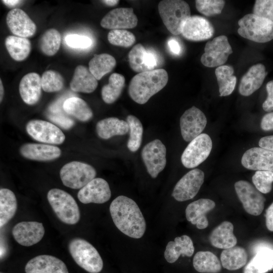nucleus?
Instances as JSON below:
<instances>
[{"label":"nucleus","instance_id":"f257e3e1","mask_svg":"<svg viewBox=\"0 0 273 273\" xmlns=\"http://www.w3.org/2000/svg\"><path fill=\"white\" fill-rule=\"evenodd\" d=\"M110 212L115 226L125 235L139 239L144 235L145 219L138 205L131 199L118 196L111 202Z\"/></svg>","mask_w":273,"mask_h":273},{"label":"nucleus","instance_id":"f03ea898","mask_svg":"<svg viewBox=\"0 0 273 273\" xmlns=\"http://www.w3.org/2000/svg\"><path fill=\"white\" fill-rule=\"evenodd\" d=\"M168 80V73L163 69L139 73L129 82V95L135 102L144 104L165 86Z\"/></svg>","mask_w":273,"mask_h":273},{"label":"nucleus","instance_id":"7ed1b4c3","mask_svg":"<svg viewBox=\"0 0 273 273\" xmlns=\"http://www.w3.org/2000/svg\"><path fill=\"white\" fill-rule=\"evenodd\" d=\"M158 8L167 30L172 34H180L184 23L191 16L188 4L181 0H163L159 2Z\"/></svg>","mask_w":273,"mask_h":273},{"label":"nucleus","instance_id":"20e7f679","mask_svg":"<svg viewBox=\"0 0 273 273\" xmlns=\"http://www.w3.org/2000/svg\"><path fill=\"white\" fill-rule=\"evenodd\" d=\"M48 200L58 218L68 224H75L80 219V211L74 198L67 192L52 189L47 194Z\"/></svg>","mask_w":273,"mask_h":273},{"label":"nucleus","instance_id":"39448f33","mask_svg":"<svg viewBox=\"0 0 273 273\" xmlns=\"http://www.w3.org/2000/svg\"><path fill=\"white\" fill-rule=\"evenodd\" d=\"M238 32L251 41L264 43L273 39V22L253 14L245 15L238 21Z\"/></svg>","mask_w":273,"mask_h":273},{"label":"nucleus","instance_id":"423d86ee","mask_svg":"<svg viewBox=\"0 0 273 273\" xmlns=\"http://www.w3.org/2000/svg\"><path fill=\"white\" fill-rule=\"evenodd\" d=\"M69 252L75 262L89 273H99L103 267V260L97 249L88 242L74 238L68 246Z\"/></svg>","mask_w":273,"mask_h":273},{"label":"nucleus","instance_id":"0eeeda50","mask_svg":"<svg viewBox=\"0 0 273 273\" xmlns=\"http://www.w3.org/2000/svg\"><path fill=\"white\" fill-rule=\"evenodd\" d=\"M96 171L91 165L79 161H72L61 169L60 176L64 186L81 189L95 178Z\"/></svg>","mask_w":273,"mask_h":273},{"label":"nucleus","instance_id":"6e6552de","mask_svg":"<svg viewBox=\"0 0 273 273\" xmlns=\"http://www.w3.org/2000/svg\"><path fill=\"white\" fill-rule=\"evenodd\" d=\"M212 148V140L209 135L201 133L191 141L181 156L183 165L188 168L198 166L209 156Z\"/></svg>","mask_w":273,"mask_h":273},{"label":"nucleus","instance_id":"1a4fd4ad","mask_svg":"<svg viewBox=\"0 0 273 273\" xmlns=\"http://www.w3.org/2000/svg\"><path fill=\"white\" fill-rule=\"evenodd\" d=\"M232 53L233 50L227 37L220 35L206 43L201 62L207 67H218L227 61Z\"/></svg>","mask_w":273,"mask_h":273},{"label":"nucleus","instance_id":"9d476101","mask_svg":"<svg viewBox=\"0 0 273 273\" xmlns=\"http://www.w3.org/2000/svg\"><path fill=\"white\" fill-rule=\"evenodd\" d=\"M238 197L245 210L249 214L260 215L264 207L265 198L255 187L246 180H239L234 185Z\"/></svg>","mask_w":273,"mask_h":273},{"label":"nucleus","instance_id":"9b49d317","mask_svg":"<svg viewBox=\"0 0 273 273\" xmlns=\"http://www.w3.org/2000/svg\"><path fill=\"white\" fill-rule=\"evenodd\" d=\"M166 154L165 145L158 139L149 142L142 149V159L148 173L152 178H156L165 168Z\"/></svg>","mask_w":273,"mask_h":273},{"label":"nucleus","instance_id":"f8f14e48","mask_svg":"<svg viewBox=\"0 0 273 273\" xmlns=\"http://www.w3.org/2000/svg\"><path fill=\"white\" fill-rule=\"evenodd\" d=\"M28 134L34 140L50 144H61L65 139L62 130L55 124L44 120H32L26 124Z\"/></svg>","mask_w":273,"mask_h":273},{"label":"nucleus","instance_id":"ddd939ff","mask_svg":"<svg viewBox=\"0 0 273 273\" xmlns=\"http://www.w3.org/2000/svg\"><path fill=\"white\" fill-rule=\"evenodd\" d=\"M204 180V173L194 169L184 175L175 186L172 196L177 201L183 202L193 198L198 193Z\"/></svg>","mask_w":273,"mask_h":273},{"label":"nucleus","instance_id":"4468645a","mask_svg":"<svg viewBox=\"0 0 273 273\" xmlns=\"http://www.w3.org/2000/svg\"><path fill=\"white\" fill-rule=\"evenodd\" d=\"M207 124L204 113L195 106L185 111L180 118V127L183 139L191 142L201 134Z\"/></svg>","mask_w":273,"mask_h":273},{"label":"nucleus","instance_id":"2eb2a0df","mask_svg":"<svg viewBox=\"0 0 273 273\" xmlns=\"http://www.w3.org/2000/svg\"><path fill=\"white\" fill-rule=\"evenodd\" d=\"M214 33L212 24L200 16H191L184 23L181 34L191 41H203L212 37Z\"/></svg>","mask_w":273,"mask_h":273},{"label":"nucleus","instance_id":"dca6fc26","mask_svg":"<svg viewBox=\"0 0 273 273\" xmlns=\"http://www.w3.org/2000/svg\"><path fill=\"white\" fill-rule=\"evenodd\" d=\"M111 192L107 181L102 178H95L79 191L77 197L83 204H102L111 198Z\"/></svg>","mask_w":273,"mask_h":273},{"label":"nucleus","instance_id":"f3484780","mask_svg":"<svg viewBox=\"0 0 273 273\" xmlns=\"http://www.w3.org/2000/svg\"><path fill=\"white\" fill-rule=\"evenodd\" d=\"M138 18L131 8H119L109 12L102 19L100 24L111 30L131 29L138 24Z\"/></svg>","mask_w":273,"mask_h":273},{"label":"nucleus","instance_id":"a211bd4d","mask_svg":"<svg viewBox=\"0 0 273 273\" xmlns=\"http://www.w3.org/2000/svg\"><path fill=\"white\" fill-rule=\"evenodd\" d=\"M44 233L42 223L37 221H22L16 224L12 230L16 241L21 245L27 247L38 243Z\"/></svg>","mask_w":273,"mask_h":273},{"label":"nucleus","instance_id":"6ab92c4d","mask_svg":"<svg viewBox=\"0 0 273 273\" xmlns=\"http://www.w3.org/2000/svg\"><path fill=\"white\" fill-rule=\"evenodd\" d=\"M6 22L10 31L17 36L29 37L33 36L36 30L35 23L20 9L10 10L7 15Z\"/></svg>","mask_w":273,"mask_h":273},{"label":"nucleus","instance_id":"aec40b11","mask_svg":"<svg viewBox=\"0 0 273 273\" xmlns=\"http://www.w3.org/2000/svg\"><path fill=\"white\" fill-rule=\"evenodd\" d=\"M241 163L246 168L273 172V151L260 147H254L243 154Z\"/></svg>","mask_w":273,"mask_h":273},{"label":"nucleus","instance_id":"412c9836","mask_svg":"<svg viewBox=\"0 0 273 273\" xmlns=\"http://www.w3.org/2000/svg\"><path fill=\"white\" fill-rule=\"evenodd\" d=\"M26 273H69L65 263L49 255H40L30 259L25 267Z\"/></svg>","mask_w":273,"mask_h":273},{"label":"nucleus","instance_id":"4be33fe9","mask_svg":"<svg viewBox=\"0 0 273 273\" xmlns=\"http://www.w3.org/2000/svg\"><path fill=\"white\" fill-rule=\"evenodd\" d=\"M215 206V202L209 199H200L190 203L187 207L185 213L188 221L200 230L206 228L208 220L206 214Z\"/></svg>","mask_w":273,"mask_h":273},{"label":"nucleus","instance_id":"5701e85b","mask_svg":"<svg viewBox=\"0 0 273 273\" xmlns=\"http://www.w3.org/2000/svg\"><path fill=\"white\" fill-rule=\"evenodd\" d=\"M20 152L27 159L39 161H51L59 158L61 154V151L58 147L35 143L23 145Z\"/></svg>","mask_w":273,"mask_h":273},{"label":"nucleus","instance_id":"b1692460","mask_svg":"<svg viewBox=\"0 0 273 273\" xmlns=\"http://www.w3.org/2000/svg\"><path fill=\"white\" fill-rule=\"evenodd\" d=\"M41 78L35 72L25 75L19 86L22 100L29 105H34L38 102L41 95Z\"/></svg>","mask_w":273,"mask_h":273},{"label":"nucleus","instance_id":"393cba45","mask_svg":"<svg viewBox=\"0 0 273 273\" xmlns=\"http://www.w3.org/2000/svg\"><path fill=\"white\" fill-rule=\"evenodd\" d=\"M254 256L247 263L243 273H266L273 269V249L256 245Z\"/></svg>","mask_w":273,"mask_h":273},{"label":"nucleus","instance_id":"a878e982","mask_svg":"<svg viewBox=\"0 0 273 273\" xmlns=\"http://www.w3.org/2000/svg\"><path fill=\"white\" fill-rule=\"evenodd\" d=\"M266 75L265 66L258 63L251 66L242 77L239 87L240 94L249 96L258 89Z\"/></svg>","mask_w":273,"mask_h":273},{"label":"nucleus","instance_id":"bb28decb","mask_svg":"<svg viewBox=\"0 0 273 273\" xmlns=\"http://www.w3.org/2000/svg\"><path fill=\"white\" fill-rule=\"evenodd\" d=\"M194 252V246L191 238L187 235L176 237L174 241L169 242L164 251L166 261L172 263L175 262L181 255L191 257Z\"/></svg>","mask_w":273,"mask_h":273},{"label":"nucleus","instance_id":"cd10ccee","mask_svg":"<svg viewBox=\"0 0 273 273\" xmlns=\"http://www.w3.org/2000/svg\"><path fill=\"white\" fill-rule=\"evenodd\" d=\"M233 231L232 223L228 221L221 222L210 234L209 239L211 244L216 248L224 249L235 246L237 239Z\"/></svg>","mask_w":273,"mask_h":273},{"label":"nucleus","instance_id":"c85d7f7f","mask_svg":"<svg viewBox=\"0 0 273 273\" xmlns=\"http://www.w3.org/2000/svg\"><path fill=\"white\" fill-rule=\"evenodd\" d=\"M98 81L89 69L83 65L77 66L70 83L72 91L84 93L93 92L98 86Z\"/></svg>","mask_w":273,"mask_h":273},{"label":"nucleus","instance_id":"c756f323","mask_svg":"<svg viewBox=\"0 0 273 273\" xmlns=\"http://www.w3.org/2000/svg\"><path fill=\"white\" fill-rule=\"evenodd\" d=\"M96 129L100 138L107 140L115 135L126 134L129 131V126L126 121L112 117L98 121Z\"/></svg>","mask_w":273,"mask_h":273},{"label":"nucleus","instance_id":"7c9ffc66","mask_svg":"<svg viewBox=\"0 0 273 273\" xmlns=\"http://www.w3.org/2000/svg\"><path fill=\"white\" fill-rule=\"evenodd\" d=\"M247 257L245 249L240 246H234L222 251L221 264L223 268L229 270H237L246 265Z\"/></svg>","mask_w":273,"mask_h":273},{"label":"nucleus","instance_id":"2f4dec72","mask_svg":"<svg viewBox=\"0 0 273 273\" xmlns=\"http://www.w3.org/2000/svg\"><path fill=\"white\" fill-rule=\"evenodd\" d=\"M193 264L197 271L201 273H218L221 264L218 257L210 251H199L195 255Z\"/></svg>","mask_w":273,"mask_h":273},{"label":"nucleus","instance_id":"473e14b6","mask_svg":"<svg viewBox=\"0 0 273 273\" xmlns=\"http://www.w3.org/2000/svg\"><path fill=\"white\" fill-rule=\"evenodd\" d=\"M63 108L67 114L81 121H87L93 116V111L86 102L78 97L67 98L63 104Z\"/></svg>","mask_w":273,"mask_h":273},{"label":"nucleus","instance_id":"72a5a7b5","mask_svg":"<svg viewBox=\"0 0 273 273\" xmlns=\"http://www.w3.org/2000/svg\"><path fill=\"white\" fill-rule=\"evenodd\" d=\"M17 209L14 193L6 188L0 190V227H4L14 217Z\"/></svg>","mask_w":273,"mask_h":273},{"label":"nucleus","instance_id":"f704fd0d","mask_svg":"<svg viewBox=\"0 0 273 273\" xmlns=\"http://www.w3.org/2000/svg\"><path fill=\"white\" fill-rule=\"evenodd\" d=\"M5 46L10 56L17 61L26 59L31 51V42L27 38L9 35L5 39Z\"/></svg>","mask_w":273,"mask_h":273},{"label":"nucleus","instance_id":"c9c22d12","mask_svg":"<svg viewBox=\"0 0 273 273\" xmlns=\"http://www.w3.org/2000/svg\"><path fill=\"white\" fill-rule=\"evenodd\" d=\"M116 64L115 59L108 54H95L89 61L88 69L97 80L111 72Z\"/></svg>","mask_w":273,"mask_h":273},{"label":"nucleus","instance_id":"e433bc0d","mask_svg":"<svg viewBox=\"0 0 273 273\" xmlns=\"http://www.w3.org/2000/svg\"><path fill=\"white\" fill-rule=\"evenodd\" d=\"M234 70L229 65H222L217 67L215 71L219 86L220 96H227L234 91L237 78L233 75Z\"/></svg>","mask_w":273,"mask_h":273},{"label":"nucleus","instance_id":"4c0bfd02","mask_svg":"<svg viewBox=\"0 0 273 273\" xmlns=\"http://www.w3.org/2000/svg\"><path fill=\"white\" fill-rule=\"evenodd\" d=\"M125 85L124 77L119 73L112 74L108 80V83L102 88L103 100L107 104H112L120 97Z\"/></svg>","mask_w":273,"mask_h":273},{"label":"nucleus","instance_id":"58836bf2","mask_svg":"<svg viewBox=\"0 0 273 273\" xmlns=\"http://www.w3.org/2000/svg\"><path fill=\"white\" fill-rule=\"evenodd\" d=\"M129 126V137L127 147L132 152H136L140 147L142 141L143 127L140 120L132 115L126 117Z\"/></svg>","mask_w":273,"mask_h":273},{"label":"nucleus","instance_id":"ea45409f","mask_svg":"<svg viewBox=\"0 0 273 273\" xmlns=\"http://www.w3.org/2000/svg\"><path fill=\"white\" fill-rule=\"evenodd\" d=\"M61 42V36L56 29L47 30L41 36L39 40V48L47 56H52L58 51Z\"/></svg>","mask_w":273,"mask_h":273},{"label":"nucleus","instance_id":"a19ab883","mask_svg":"<svg viewBox=\"0 0 273 273\" xmlns=\"http://www.w3.org/2000/svg\"><path fill=\"white\" fill-rule=\"evenodd\" d=\"M41 86L42 89L48 93L61 90L64 86V78L58 72L49 70L42 75Z\"/></svg>","mask_w":273,"mask_h":273},{"label":"nucleus","instance_id":"79ce46f5","mask_svg":"<svg viewBox=\"0 0 273 273\" xmlns=\"http://www.w3.org/2000/svg\"><path fill=\"white\" fill-rule=\"evenodd\" d=\"M146 51L142 44L138 43L129 52L128 55L129 64L134 71L140 73L149 71L145 63Z\"/></svg>","mask_w":273,"mask_h":273},{"label":"nucleus","instance_id":"37998d69","mask_svg":"<svg viewBox=\"0 0 273 273\" xmlns=\"http://www.w3.org/2000/svg\"><path fill=\"white\" fill-rule=\"evenodd\" d=\"M107 37L111 44L125 48L131 46L135 41L133 34L125 29L111 30Z\"/></svg>","mask_w":273,"mask_h":273},{"label":"nucleus","instance_id":"c03bdc74","mask_svg":"<svg viewBox=\"0 0 273 273\" xmlns=\"http://www.w3.org/2000/svg\"><path fill=\"white\" fill-rule=\"evenodd\" d=\"M195 3L197 10L208 17L220 14L225 5L223 0H197Z\"/></svg>","mask_w":273,"mask_h":273},{"label":"nucleus","instance_id":"a18cd8bd","mask_svg":"<svg viewBox=\"0 0 273 273\" xmlns=\"http://www.w3.org/2000/svg\"><path fill=\"white\" fill-rule=\"evenodd\" d=\"M255 187L261 193L267 194L272 189L273 172L269 171L257 170L252 178Z\"/></svg>","mask_w":273,"mask_h":273},{"label":"nucleus","instance_id":"49530a36","mask_svg":"<svg viewBox=\"0 0 273 273\" xmlns=\"http://www.w3.org/2000/svg\"><path fill=\"white\" fill-rule=\"evenodd\" d=\"M253 12L255 15L273 22V0L255 1Z\"/></svg>","mask_w":273,"mask_h":273},{"label":"nucleus","instance_id":"de8ad7c7","mask_svg":"<svg viewBox=\"0 0 273 273\" xmlns=\"http://www.w3.org/2000/svg\"><path fill=\"white\" fill-rule=\"evenodd\" d=\"M65 40L66 44L72 48L87 49L92 45V40L89 37L77 34L66 35Z\"/></svg>","mask_w":273,"mask_h":273},{"label":"nucleus","instance_id":"09e8293b","mask_svg":"<svg viewBox=\"0 0 273 273\" xmlns=\"http://www.w3.org/2000/svg\"><path fill=\"white\" fill-rule=\"evenodd\" d=\"M48 118L53 122L64 129H69L74 124V121L68 116L62 113L48 114Z\"/></svg>","mask_w":273,"mask_h":273},{"label":"nucleus","instance_id":"8fccbe9b","mask_svg":"<svg viewBox=\"0 0 273 273\" xmlns=\"http://www.w3.org/2000/svg\"><path fill=\"white\" fill-rule=\"evenodd\" d=\"M267 97L262 104L263 109L266 112L273 111V80L268 82L266 85Z\"/></svg>","mask_w":273,"mask_h":273},{"label":"nucleus","instance_id":"3c124183","mask_svg":"<svg viewBox=\"0 0 273 273\" xmlns=\"http://www.w3.org/2000/svg\"><path fill=\"white\" fill-rule=\"evenodd\" d=\"M158 60L156 55L152 51H147L145 58V65L149 70H154L157 66Z\"/></svg>","mask_w":273,"mask_h":273},{"label":"nucleus","instance_id":"603ef678","mask_svg":"<svg viewBox=\"0 0 273 273\" xmlns=\"http://www.w3.org/2000/svg\"><path fill=\"white\" fill-rule=\"evenodd\" d=\"M260 126L264 131L273 130V112L264 115L261 119Z\"/></svg>","mask_w":273,"mask_h":273},{"label":"nucleus","instance_id":"864d4df0","mask_svg":"<svg viewBox=\"0 0 273 273\" xmlns=\"http://www.w3.org/2000/svg\"><path fill=\"white\" fill-rule=\"evenodd\" d=\"M66 99L65 96H62L52 103L49 108L50 113H62V109L63 110V104Z\"/></svg>","mask_w":273,"mask_h":273},{"label":"nucleus","instance_id":"5fc2aeb1","mask_svg":"<svg viewBox=\"0 0 273 273\" xmlns=\"http://www.w3.org/2000/svg\"><path fill=\"white\" fill-rule=\"evenodd\" d=\"M260 148L273 151V135L261 138L258 143Z\"/></svg>","mask_w":273,"mask_h":273},{"label":"nucleus","instance_id":"6e6d98bb","mask_svg":"<svg viewBox=\"0 0 273 273\" xmlns=\"http://www.w3.org/2000/svg\"><path fill=\"white\" fill-rule=\"evenodd\" d=\"M265 224L267 229L269 231L273 232V202L266 210Z\"/></svg>","mask_w":273,"mask_h":273},{"label":"nucleus","instance_id":"4d7b16f0","mask_svg":"<svg viewBox=\"0 0 273 273\" xmlns=\"http://www.w3.org/2000/svg\"><path fill=\"white\" fill-rule=\"evenodd\" d=\"M168 46L171 52L174 55H179L181 47L179 42L174 38H171L168 41Z\"/></svg>","mask_w":273,"mask_h":273},{"label":"nucleus","instance_id":"13d9d810","mask_svg":"<svg viewBox=\"0 0 273 273\" xmlns=\"http://www.w3.org/2000/svg\"><path fill=\"white\" fill-rule=\"evenodd\" d=\"M2 2L9 7H14L22 2L18 0H3Z\"/></svg>","mask_w":273,"mask_h":273},{"label":"nucleus","instance_id":"bf43d9fd","mask_svg":"<svg viewBox=\"0 0 273 273\" xmlns=\"http://www.w3.org/2000/svg\"><path fill=\"white\" fill-rule=\"evenodd\" d=\"M102 2L107 6L112 7L116 5L118 3L119 1L115 0H106V1H102Z\"/></svg>","mask_w":273,"mask_h":273},{"label":"nucleus","instance_id":"052dcab7","mask_svg":"<svg viewBox=\"0 0 273 273\" xmlns=\"http://www.w3.org/2000/svg\"><path fill=\"white\" fill-rule=\"evenodd\" d=\"M0 102H2L4 94V89L1 79H0Z\"/></svg>","mask_w":273,"mask_h":273},{"label":"nucleus","instance_id":"680f3d73","mask_svg":"<svg viewBox=\"0 0 273 273\" xmlns=\"http://www.w3.org/2000/svg\"><path fill=\"white\" fill-rule=\"evenodd\" d=\"M1 273H3V272H1Z\"/></svg>","mask_w":273,"mask_h":273}]
</instances>
